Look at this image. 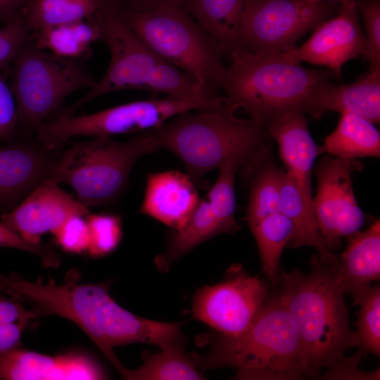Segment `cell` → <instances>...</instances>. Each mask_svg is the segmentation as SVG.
I'll list each match as a JSON object with an SVG mask.
<instances>
[{
	"mask_svg": "<svg viewBox=\"0 0 380 380\" xmlns=\"http://www.w3.org/2000/svg\"><path fill=\"white\" fill-rule=\"evenodd\" d=\"M346 249L332 264L334 279L353 299L380 277V222L348 239Z\"/></svg>",
	"mask_w": 380,
	"mask_h": 380,
	"instance_id": "obj_22",
	"label": "cell"
},
{
	"mask_svg": "<svg viewBox=\"0 0 380 380\" xmlns=\"http://www.w3.org/2000/svg\"><path fill=\"white\" fill-rule=\"evenodd\" d=\"M26 0H0V21L6 25L21 18Z\"/></svg>",
	"mask_w": 380,
	"mask_h": 380,
	"instance_id": "obj_42",
	"label": "cell"
},
{
	"mask_svg": "<svg viewBox=\"0 0 380 380\" xmlns=\"http://www.w3.org/2000/svg\"><path fill=\"white\" fill-rule=\"evenodd\" d=\"M185 344L182 342L164 347L149 355L141 367L130 369L129 379H204L191 356L186 353Z\"/></svg>",
	"mask_w": 380,
	"mask_h": 380,
	"instance_id": "obj_30",
	"label": "cell"
},
{
	"mask_svg": "<svg viewBox=\"0 0 380 380\" xmlns=\"http://www.w3.org/2000/svg\"><path fill=\"white\" fill-rule=\"evenodd\" d=\"M144 90L178 99H198L209 95L190 75L161 59L154 67Z\"/></svg>",
	"mask_w": 380,
	"mask_h": 380,
	"instance_id": "obj_31",
	"label": "cell"
},
{
	"mask_svg": "<svg viewBox=\"0 0 380 380\" xmlns=\"http://www.w3.org/2000/svg\"><path fill=\"white\" fill-rule=\"evenodd\" d=\"M77 277L70 272L65 281L56 285L0 274V286L12 298L34 305L39 315H56L76 324L125 379L130 369L118 358L115 347L148 343L163 348L186 342L182 322H162L134 315L110 296V282L80 284Z\"/></svg>",
	"mask_w": 380,
	"mask_h": 380,
	"instance_id": "obj_1",
	"label": "cell"
},
{
	"mask_svg": "<svg viewBox=\"0 0 380 380\" xmlns=\"http://www.w3.org/2000/svg\"><path fill=\"white\" fill-rule=\"evenodd\" d=\"M280 212L293 224L294 234L288 246H310L316 249L318 257L333 262L337 257L324 246L314 213L308 208L293 178L282 169L280 181Z\"/></svg>",
	"mask_w": 380,
	"mask_h": 380,
	"instance_id": "obj_26",
	"label": "cell"
},
{
	"mask_svg": "<svg viewBox=\"0 0 380 380\" xmlns=\"http://www.w3.org/2000/svg\"><path fill=\"white\" fill-rule=\"evenodd\" d=\"M191 356L203 369L238 368V379H297L309 376L296 324L277 293L270 296L243 332L233 336L218 333L205 354Z\"/></svg>",
	"mask_w": 380,
	"mask_h": 380,
	"instance_id": "obj_4",
	"label": "cell"
},
{
	"mask_svg": "<svg viewBox=\"0 0 380 380\" xmlns=\"http://www.w3.org/2000/svg\"><path fill=\"white\" fill-rule=\"evenodd\" d=\"M8 74L0 72V141H13L19 127L13 94L8 83Z\"/></svg>",
	"mask_w": 380,
	"mask_h": 380,
	"instance_id": "obj_36",
	"label": "cell"
},
{
	"mask_svg": "<svg viewBox=\"0 0 380 380\" xmlns=\"http://www.w3.org/2000/svg\"><path fill=\"white\" fill-rule=\"evenodd\" d=\"M87 207L50 179L40 183L1 220L23 239L40 245L41 236L53 232L69 218L89 214Z\"/></svg>",
	"mask_w": 380,
	"mask_h": 380,
	"instance_id": "obj_16",
	"label": "cell"
},
{
	"mask_svg": "<svg viewBox=\"0 0 380 380\" xmlns=\"http://www.w3.org/2000/svg\"><path fill=\"white\" fill-rule=\"evenodd\" d=\"M318 153L346 159L379 157V132L368 120L343 113L336 129L318 146Z\"/></svg>",
	"mask_w": 380,
	"mask_h": 380,
	"instance_id": "obj_24",
	"label": "cell"
},
{
	"mask_svg": "<svg viewBox=\"0 0 380 380\" xmlns=\"http://www.w3.org/2000/svg\"><path fill=\"white\" fill-rule=\"evenodd\" d=\"M271 153L241 172L248 188L244 220L249 228L273 213L280 212V181L282 169L274 163Z\"/></svg>",
	"mask_w": 380,
	"mask_h": 380,
	"instance_id": "obj_27",
	"label": "cell"
},
{
	"mask_svg": "<svg viewBox=\"0 0 380 380\" xmlns=\"http://www.w3.org/2000/svg\"><path fill=\"white\" fill-rule=\"evenodd\" d=\"M106 0H26L21 18L29 32L42 28L89 19Z\"/></svg>",
	"mask_w": 380,
	"mask_h": 380,
	"instance_id": "obj_28",
	"label": "cell"
},
{
	"mask_svg": "<svg viewBox=\"0 0 380 380\" xmlns=\"http://www.w3.org/2000/svg\"><path fill=\"white\" fill-rule=\"evenodd\" d=\"M315 29L301 46L279 53L293 63L326 66L337 77L347 61L360 54L365 56L366 38L355 0L341 3L337 15L322 21Z\"/></svg>",
	"mask_w": 380,
	"mask_h": 380,
	"instance_id": "obj_15",
	"label": "cell"
},
{
	"mask_svg": "<svg viewBox=\"0 0 380 380\" xmlns=\"http://www.w3.org/2000/svg\"><path fill=\"white\" fill-rule=\"evenodd\" d=\"M159 150L153 129L125 142L111 137L77 141L60 155L49 179L71 186L87 208L111 204L126 189L137 160Z\"/></svg>",
	"mask_w": 380,
	"mask_h": 380,
	"instance_id": "obj_6",
	"label": "cell"
},
{
	"mask_svg": "<svg viewBox=\"0 0 380 380\" xmlns=\"http://www.w3.org/2000/svg\"><path fill=\"white\" fill-rule=\"evenodd\" d=\"M247 0H182L181 6L213 39L224 56L241 51Z\"/></svg>",
	"mask_w": 380,
	"mask_h": 380,
	"instance_id": "obj_23",
	"label": "cell"
},
{
	"mask_svg": "<svg viewBox=\"0 0 380 380\" xmlns=\"http://www.w3.org/2000/svg\"><path fill=\"white\" fill-rule=\"evenodd\" d=\"M86 61L58 56L36 46L27 37L8 72L19 127L36 132L70 95L94 87L97 80Z\"/></svg>",
	"mask_w": 380,
	"mask_h": 380,
	"instance_id": "obj_8",
	"label": "cell"
},
{
	"mask_svg": "<svg viewBox=\"0 0 380 380\" xmlns=\"http://www.w3.org/2000/svg\"><path fill=\"white\" fill-rule=\"evenodd\" d=\"M333 262L315 255L309 274L282 271L277 282V293L296 324L312 376L343 357L348 348L357 346L344 293L333 275Z\"/></svg>",
	"mask_w": 380,
	"mask_h": 380,
	"instance_id": "obj_3",
	"label": "cell"
},
{
	"mask_svg": "<svg viewBox=\"0 0 380 380\" xmlns=\"http://www.w3.org/2000/svg\"><path fill=\"white\" fill-rule=\"evenodd\" d=\"M40 144L15 141L0 146V211L19 204L44 180L49 179L59 156ZM1 213V214H2Z\"/></svg>",
	"mask_w": 380,
	"mask_h": 380,
	"instance_id": "obj_17",
	"label": "cell"
},
{
	"mask_svg": "<svg viewBox=\"0 0 380 380\" xmlns=\"http://www.w3.org/2000/svg\"><path fill=\"white\" fill-rule=\"evenodd\" d=\"M328 111L350 113L379 124L380 69L369 70L364 77L350 84L338 85L330 80L320 82L308 100L304 113L320 118Z\"/></svg>",
	"mask_w": 380,
	"mask_h": 380,
	"instance_id": "obj_21",
	"label": "cell"
},
{
	"mask_svg": "<svg viewBox=\"0 0 380 380\" xmlns=\"http://www.w3.org/2000/svg\"><path fill=\"white\" fill-rule=\"evenodd\" d=\"M334 10V6L327 1L247 0L241 22L240 51L266 54L291 49Z\"/></svg>",
	"mask_w": 380,
	"mask_h": 380,
	"instance_id": "obj_11",
	"label": "cell"
},
{
	"mask_svg": "<svg viewBox=\"0 0 380 380\" xmlns=\"http://www.w3.org/2000/svg\"><path fill=\"white\" fill-rule=\"evenodd\" d=\"M53 234L58 245L65 251L82 253L87 251L89 246V227L83 216H73L54 230Z\"/></svg>",
	"mask_w": 380,
	"mask_h": 380,
	"instance_id": "obj_35",
	"label": "cell"
},
{
	"mask_svg": "<svg viewBox=\"0 0 380 380\" xmlns=\"http://www.w3.org/2000/svg\"><path fill=\"white\" fill-rule=\"evenodd\" d=\"M29 32L22 19L0 27V72H6Z\"/></svg>",
	"mask_w": 380,
	"mask_h": 380,
	"instance_id": "obj_37",
	"label": "cell"
},
{
	"mask_svg": "<svg viewBox=\"0 0 380 380\" xmlns=\"http://www.w3.org/2000/svg\"><path fill=\"white\" fill-rule=\"evenodd\" d=\"M300 1L310 2V3H319V2H323V1H336L340 3H343V2H346L350 0H300Z\"/></svg>",
	"mask_w": 380,
	"mask_h": 380,
	"instance_id": "obj_44",
	"label": "cell"
},
{
	"mask_svg": "<svg viewBox=\"0 0 380 380\" xmlns=\"http://www.w3.org/2000/svg\"><path fill=\"white\" fill-rule=\"evenodd\" d=\"M189 110L153 129L160 148L175 154L185 165L196 186L204 176L227 163H235L241 172L271 153L265 127L251 119L234 115L225 103Z\"/></svg>",
	"mask_w": 380,
	"mask_h": 380,
	"instance_id": "obj_2",
	"label": "cell"
},
{
	"mask_svg": "<svg viewBox=\"0 0 380 380\" xmlns=\"http://www.w3.org/2000/svg\"><path fill=\"white\" fill-rule=\"evenodd\" d=\"M0 247L12 248L37 254L42 257L48 265L53 266L58 262L56 254L50 248L42 244L34 245L28 243L1 220H0Z\"/></svg>",
	"mask_w": 380,
	"mask_h": 380,
	"instance_id": "obj_38",
	"label": "cell"
},
{
	"mask_svg": "<svg viewBox=\"0 0 380 380\" xmlns=\"http://www.w3.org/2000/svg\"><path fill=\"white\" fill-rule=\"evenodd\" d=\"M355 1L365 27L367 49L365 57L369 62V70L380 69V1Z\"/></svg>",
	"mask_w": 380,
	"mask_h": 380,
	"instance_id": "obj_34",
	"label": "cell"
},
{
	"mask_svg": "<svg viewBox=\"0 0 380 380\" xmlns=\"http://www.w3.org/2000/svg\"><path fill=\"white\" fill-rule=\"evenodd\" d=\"M29 321L0 324V353L18 347L22 333Z\"/></svg>",
	"mask_w": 380,
	"mask_h": 380,
	"instance_id": "obj_41",
	"label": "cell"
},
{
	"mask_svg": "<svg viewBox=\"0 0 380 380\" xmlns=\"http://www.w3.org/2000/svg\"><path fill=\"white\" fill-rule=\"evenodd\" d=\"M362 355L359 350L350 358L343 356L336 360L327 367V372L324 377L331 379H379V369L372 373H365L357 368Z\"/></svg>",
	"mask_w": 380,
	"mask_h": 380,
	"instance_id": "obj_39",
	"label": "cell"
},
{
	"mask_svg": "<svg viewBox=\"0 0 380 380\" xmlns=\"http://www.w3.org/2000/svg\"><path fill=\"white\" fill-rule=\"evenodd\" d=\"M0 291H1V287H0Z\"/></svg>",
	"mask_w": 380,
	"mask_h": 380,
	"instance_id": "obj_45",
	"label": "cell"
},
{
	"mask_svg": "<svg viewBox=\"0 0 380 380\" xmlns=\"http://www.w3.org/2000/svg\"><path fill=\"white\" fill-rule=\"evenodd\" d=\"M354 300L360 305L356 322L357 346L363 354H380V288L369 286Z\"/></svg>",
	"mask_w": 380,
	"mask_h": 380,
	"instance_id": "obj_32",
	"label": "cell"
},
{
	"mask_svg": "<svg viewBox=\"0 0 380 380\" xmlns=\"http://www.w3.org/2000/svg\"><path fill=\"white\" fill-rule=\"evenodd\" d=\"M239 167L227 163L219 168V175L194 211L179 229L170 236L165 253L158 259L167 265L205 241L222 234L235 233L240 226L235 219L236 199L235 176Z\"/></svg>",
	"mask_w": 380,
	"mask_h": 380,
	"instance_id": "obj_14",
	"label": "cell"
},
{
	"mask_svg": "<svg viewBox=\"0 0 380 380\" xmlns=\"http://www.w3.org/2000/svg\"><path fill=\"white\" fill-rule=\"evenodd\" d=\"M196 186L186 173L178 170L149 172L140 213L179 229L200 201Z\"/></svg>",
	"mask_w": 380,
	"mask_h": 380,
	"instance_id": "obj_20",
	"label": "cell"
},
{
	"mask_svg": "<svg viewBox=\"0 0 380 380\" xmlns=\"http://www.w3.org/2000/svg\"><path fill=\"white\" fill-rule=\"evenodd\" d=\"M255 239L262 268L273 285L279 274V262L284 248L294 234L291 220L281 212L270 215L250 228Z\"/></svg>",
	"mask_w": 380,
	"mask_h": 380,
	"instance_id": "obj_29",
	"label": "cell"
},
{
	"mask_svg": "<svg viewBox=\"0 0 380 380\" xmlns=\"http://www.w3.org/2000/svg\"><path fill=\"white\" fill-rule=\"evenodd\" d=\"M122 8L146 11L169 4L181 5L182 0H118Z\"/></svg>",
	"mask_w": 380,
	"mask_h": 380,
	"instance_id": "obj_43",
	"label": "cell"
},
{
	"mask_svg": "<svg viewBox=\"0 0 380 380\" xmlns=\"http://www.w3.org/2000/svg\"><path fill=\"white\" fill-rule=\"evenodd\" d=\"M224 96L198 99L170 96L132 101L94 113L58 115L44 122L36 131L37 141L56 149L75 137H111L138 134L160 127L182 113L222 105Z\"/></svg>",
	"mask_w": 380,
	"mask_h": 380,
	"instance_id": "obj_9",
	"label": "cell"
},
{
	"mask_svg": "<svg viewBox=\"0 0 380 380\" xmlns=\"http://www.w3.org/2000/svg\"><path fill=\"white\" fill-rule=\"evenodd\" d=\"M363 165L357 159L330 155L322 158L315 167L317 191L312 210L322 240L331 251L360 232L365 215L359 207L353 189L352 175Z\"/></svg>",
	"mask_w": 380,
	"mask_h": 380,
	"instance_id": "obj_12",
	"label": "cell"
},
{
	"mask_svg": "<svg viewBox=\"0 0 380 380\" xmlns=\"http://www.w3.org/2000/svg\"><path fill=\"white\" fill-rule=\"evenodd\" d=\"M99 26L101 42L110 51L106 72L96 85L59 115L75 114L94 99L125 89L144 90L154 67L162 59L134 33L124 20L118 0H106L103 7L91 18Z\"/></svg>",
	"mask_w": 380,
	"mask_h": 380,
	"instance_id": "obj_10",
	"label": "cell"
},
{
	"mask_svg": "<svg viewBox=\"0 0 380 380\" xmlns=\"http://www.w3.org/2000/svg\"><path fill=\"white\" fill-rule=\"evenodd\" d=\"M27 39L58 56L87 61L93 53L91 44L101 42V35L97 24L89 18L30 32Z\"/></svg>",
	"mask_w": 380,
	"mask_h": 380,
	"instance_id": "obj_25",
	"label": "cell"
},
{
	"mask_svg": "<svg viewBox=\"0 0 380 380\" xmlns=\"http://www.w3.org/2000/svg\"><path fill=\"white\" fill-rule=\"evenodd\" d=\"M120 9L127 25L150 49L193 77L209 95H218L227 68L222 61L224 55L180 5Z\"/></svg>",
	"mask_w": 380,
	"mask_h": 380,
	"instance_id": "obj_7",
	"label": "cell"
},
{
	"mask_svg": "<svg viewBox=\"0 0 380 380\" xmlns=\"http://www.w3.org/2000/svg\"><path fill=\"white\" fill-rule=\"evenodd\" d=\"M39 315L36 310H26L23 305L14 298L7 299L0 296V324L30 321Z\"/></svg>",
	"mask_w": 380,
	"mask_h": 380,
	"instance_id": "obj_40",
	"label": "cell"
},
{
	"mask_svg": "<svg viewBox=\"0 0 380 380\" xmlns=\"http://www.w3.org/2000/svg\"><path fill=\"white\" fill-rule=\"evenodd\" d=\"M86 220L89 235V254L93 258H101L113 252L122 237L121 217L103 213L89 215Z\"/></svg>",
	"mask_w": 380,
	"mask_h": 380,
	"instance_id": "obj_33",
	"label": "cell"
},
{
	"mask_svg": "<svg viewBox=\"0 0 380 380\" xmlns=\"http://www.w3.org/2000/svg\"><path fill=\"white\" fill-rule=\"evenodd\" d=\"M270 296L265 281L234 265L224 280L196 291L192 315L220 334L237 336L251 325Z\"/></svg>",
	"mask_w": 380,
	"mask_h": 380,
	"instance_id": "obj_13",
	"label": "cell"
},
{
	"mask_svg": "<svg viewBox=\"0 0 380 380\" xmlns=\"http://www.w3.org/2000/svg\"><path fill=\"white\" fill-rule=\"evenodd\" d=\"M229 59L220 86L227 103L235 110L244 109L250 119L263 127L281 113L294 110L304 113L315 88L337 77L331 70L303 68L279 52L239 51Z\"/></svg>",
	"mask_w": 380,
	"mask_h": 380,
	"instance_id": "obj_5",
	"label": "cell"
},
{
	"mask_svg": "<svg viewBox=\"0 0 380 380\" xmlns=\"http://www.w3.org/2000/svg\"><path fill=\"white\" fill-rule=\"evenodd\" d=\"M278 144L286 172L293 178L308 208L313 213L311 175L318 146L311 137L305 114L299 110L281 113L265 125Z\"/></svg>",
	"mask_w": 380,
	"mask_h": 380,
	"instance_id": "obj_19",
	"label": "cell"
},
{
	"mask_svg": "<svg viewBox=\"0 0 380 380\" xmlns=\"http://www.w3.org/2000/svg\"><path fill=\"white\" fill-rule=\"evenodd\" d=\"M106 379L91 356L72 353L49 356L16 347L0 353V379L68 380Z\"/></svg>",
	"mask_w": 380,
	"mask_h": 380,
	"instance_id": "obj_18",
	"label": "cell"
}]
</instances>
